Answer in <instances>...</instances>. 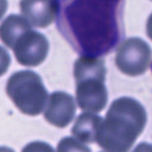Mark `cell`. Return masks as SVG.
<instances>
[{
    "mask_svg": "<svg viewBox=\"0 0 152 152\" xmlns=\"http://www.w3.org/2000/svg\"><path fill=\"white\" fill-rule=\"evenodd\" d=\"M125 0H69L63 8L65 33L82 56L108 55L122 36Z\"/></svg>",
    "mask_w": 152,
    "mask_h": 152,
    "instance_id": "obj_1",
    "label": "cell"
},
{
    "mask_svg": "<svg viewBox=\"0 0 152 152\" xmlns=\"http://www.w3.org/2000/svg\"><path fill=\"white\" fill-rule=\"evenodd\" d=\"M144 106L132 97L112 102L100 127L96 142L106 152H128L146 126Z\"/></svg>",
    "mask_w": 152,
    "mask_h": 152,
    "instance_id": "obj_2",
    "label": "cell"
},
{
    "mask_svg": "<svg viewBox=\"0 0 152 152\" xmlns=\"http://www.w3.org/2000/svg\"><path fill=\"white\" fill-rule=\"evenodd\" d=\"M8 97L26 115L40 114L48 102V91L38 74L23 70L13 74L6 86Z\"/></svg>",
    "mask_w": 152,
    "mask_h": 152,
    "instance_id": "obj_3",
    "label": "cell"
},
{
    "mask_svg": "<svg viewBox=\"0 0 152 152\" xmlns=\"http://www.w3.org/2000/svg\"><path fill=\"white\" fill-rule=\"evenodd\" d=\"M151 59L152 51L150 45L137 37L121 42L116 49L115 64L121 72L129 76L144 74L148 69Z\"/></svg>",
    "mask_w": 152,
    "mask_h": 152,
    "instance_id": "obj_4",
    "label": "cell"
},
{
    "mask_svg": "<svg viewBox=\"0 0 152 152\" xmlns=\"http://www.w3.org/2000/svg\"><path fill=\"white\" fill-rule=\"evenodd\" d=\"M15 59L26 66H37L43 63L49 52L46 37L34 30L23 33L12 48Z\"/></svg>",
    "mask_w": 152,
    "mask_h": 152,
    "instance_id": "obj_5",
    "label": "cell"
},
{
    "mask_svg": "<svg viewBox=\"0 0 152 152\" xmlns=\"http://www.w3.org/2000/svg\"><path fill=\"white\" fill-rule=\"evenodd\" d=\"M108 100L104 78L86 77L76 81V101L81 109L89 113L101 112Z\"/></svg>",
    "mask_w": 152,
    "mask_h": 152,
    "instance_id": "obj_6",
    "label": "cell"
},
{
    "mask_svg": "<svg viewBox=\"0 0 152 152\" xmlns=\"http://www.w3.org/2000/svg\"><path fill=\"white\" fill-rule=\"evenodd\" d=\"M76 104L74 97L64 91H55L48 99V104L44 108L45 120L58 127H66L74 119Z\"/></svg>",
    "mask_w": 152,
    "mask_h": 152,
    "instance_id": "obj_7",
    "label": "cell"
},
{
    "mask_svg": "<svg viewBox=\"0 0 152 152\" xmlns=\"http://www.w3.org/2000/svg\"><path fill=\"white\" fill-rule=\"evenodd\" d=\"M20 11L31 26L48 27L56 19L59 4L57 0H21Z\"/></svg>",
    "mask_w": 152,
    "mask_h": 152,
    "instance_id": "obj_8",
    "label": "cell"
},
{
    "mask_svg": "<svg viewBox=\"0 0 152 152\" xmlns=\"http://www.w3.org/2000/svg\"><path fill=\"white\" fill-rule=\"evenodd\" d=\"M103 119L94 113L84 112L76 119L71 133L72 135L83 144H90L96 141L97 133L102 125Z\"/></svg>",
    "mask_w": 152,
    "mask_h": 152,
    "instance_id": "obj_9",
    "label": "cell"
},
{
    "mask_svg": "<svg viewBox=\"0 0 152 152\" xmlns=\"http://www.w3.org/2000/svg\"><path fill=\"white\" fill-rule=\"evenodd\" d=\"M31 28L32 26L23 15L11 14L0 25V39L7 48L12 49L17 39Z\"/></svg>",
    "mask_w": 152,
    "mask_h": 152,
    "instance_id": "obj_10",
    "label": "cell"
},
{
    "mask_svg": "<svg viewBox=\"0 0 152 152\" xmlns=\"http://www.w3.org/2000/svg\"><path fill=\"white\" fill-rule=\"evenodd\" d=\"M75 80L86 77H101L106 78V66L101 58L91 56H81L74 64Z\"/></svg>",
    "mask_w": 152,
    "mask_h": 152,
    "instance_id": "obj_11",
    "label": "cell"
},
{
    "mask_svg": "<svg viewBox=\"0 0 152 152\" xmlns=\"http://www.w3.org/2000/svg\"><path fill=\"white\" fill-rule=\"evenodd\" d=\"M57 152H91L90 148L76 138L65 137L57 145Z\"/></svg>",
    "mask_w": 152,
    "mask_h": 152,
    "instance_id": "obj_12",
    "label": "cell"
},
{
    "mask_svg": "<svg viewBox=\"0 0 152 152\" xmlns=\"http://www.w3.org/2000/svg\"><path fill=\"white\" fill-rule=\"evenodd\" d=\"M21 152H55L51 145L44 141H32L27 144Z\"/></svg>",
    "mask_w": 152,
    "mask_h": 152,
    "instance_id": "obj_13",
    "label": "cell"
},
{
    "mask_svg": "<svg viewBox=\"0 0 152 152\" xmlns=\"http://www.w3.org/2000/svg\"><path fill=\"white\" fill-rule=\"evenodd\" d=\"M10 62H11V57L8 52L0 45V76H2L7 71L10 66Z\"/></svg>",
    "mask_w": 152,
    "mask_h": 152,
    "instance_id": "obj_14",
    "label": "cell"
},
{
    "mask_svg": "<svg viewBox=\"0 0 152 152\" xmlns=\"http://www.w3.org/2000/svg\"><path fill=\"white\" fill-rule=\"evenodd\" d=\"M133 152H152V145L148 142H140L134 147Z\"/></svg>",
    "mask_w": 152,
    "mask_h": 152,
    "instance_id": "obj_15",
    "label": "cell"
},
{
    "mask_svg": "<svg viewBox=\"0 0 152 152\" xmlns=\"http://www.w3.org/2000/svg\"><path fill=\"white\" fill-rule=\"evenodd\" d=\"M146 32H147L148 38L152 40V14L147 19V23H146Z\"/></svg>",
    "mask_w": 152,
    "mask_h": 152,
    "instance_id": "obj_16",
    "label": "cell"
},
{
    "mask_svg": "<svg viewBox=\"0 0 152 152\" xmlns=\"http://www.w3.org/2000/svg\"><path fill=\"white\" fill-rule=\"evenodd\" d=\"M7 5H8L7 0H0V19L4 17L5 12L7 11Z\"/></svg>",
    "mask_w": 152,
    "mask_h": 152,
    "instance_id": "obj_17",
    "label": "cell"
},
{
    "mask_svg": "<svg viewBox=\"0 0 152 152\" xmlns=\"http://www.w3.org/2000/svg\"><path fill=\"white\" fill-rule=\"evenodd\" d=\"M0 152H14L12 148L6 147V146H0Z\"/></svg>",
    "mask_w": 152,
    "mask_h": 152,
    "instance_id": "obj_18",
    "label": "cell"
},
{
    "mask_svg": "<svg viewBox=\"0 0 152 152\" xmlns=\"http://www.w3.org/2000/svg\"><path fill=\"white\" fill-rule=\"evenodd\" d=\"M103 152H106V151H103Z\"/></svg>",
    "mask_w": 152,
    "mask_h": 152,
    "instance_id": "obj_19",
    "label": "cell"
}]
</instances>
